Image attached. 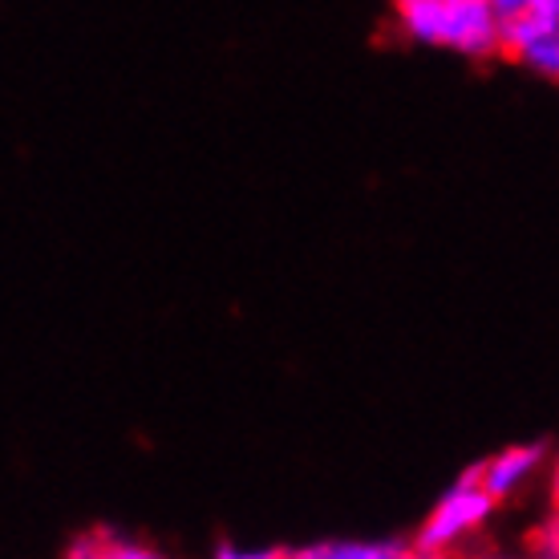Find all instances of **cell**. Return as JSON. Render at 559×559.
<instances>
[{"mask_svg": "<svg viewBox=\"0 0 559 559\" xmlns=\"http://www.w3.org/2000/svg\"><path fill=\"white\" fill-rule=\"evenodd\" d=\"M551 459V450H547L544 438H535V442H519V447H507L499 454H490L487 462H475V483L483 487L490 503H511L515 495L532 487L539 471L547 466Z\"/></svg>", "mask_w": 559, "mask_h": 559, "instance_id": "obj_3", "label": "cell"}, {"mask_svg": "<svg viewBox=\"0 0 559 559\" xmlns=\"http://www.w3.org/2000/svg\"><path fill=\"white\" fill-rule=\"evenodd\" d=\"M409 539L385 535V539H317V544L293 547L284 559H406Z\"/></svg>", "mask_w": 559, "mask_h": 559, "instance_id": "obj_5", "label": "cell"}, {"mask_svg": "<svg viewBox=\"0 0 559 559\" xmlns=\"http://www.w3.org/2000/svg\"><path fill=\"white\" fill-rule=\"evenodd\" d=\"M490 9H495V16L499 21H507V16H519V13H532L539 16V21H551V25H559V0H487Z\"/></svg>", "mask_w": 559, "mask_h": 559, "instance_id": "obj_6", "label": "cell"}, {"mask_svg": "<svg viewBox=\"0 0 559 559\" xmlns=\"http://www.w3.org/2000/svg\"><path fill=\"white\" fill-rule=\"evenodd\" d=\"M61 559H110V532H106V527H98V532L73 535Z\"/></svg>", "mask_w": 559, "mask_h": 559, "instance_id": "obj_7", "label": "cell"}, {"mask_svg": "<svg viewBox=\"0 0 559 559\" xmlns=\"http://www.w3.org/2000/svg\"><path fill=\"white\" fill-rule=\"evenodd\" d=\"M397 21L418 45H438L471 61L499 53V16L487 0H397Z\"/></svg>", "mask_w": 559, "mask_h": 559, "instance_id": "obj_1", "label": "cell"}, {"mask_svg": "<svg viewBox=\"0 0 559 559\" xmlns=\"http://www.w3.org/2000/svg\"><path fill=\"white\" fill-rule=\"evenodd\" d=\"M499 53L523 61L527 70L544 73L547 82L559 78V25L539 21L532 13H519L499 21Z\"/></svg>", "mask_w": 559, "mask_h": 559, "instance_id": "obj_4", "label": "cell"}, {"mask_svg": "<svg viewBox=\"0 0 559 559\" xmlns=\"http://www.w3.org/2000/svg\"><path fill=\"white\" fill-rule=\"evenodd\" d=\"M211 559H284V551L280 547H267V551H248V547H236L231 539H219V547H215V556Z\"/></svg>", "mask_w": 559, "mask_h": 559, "instance_id": "obj_8", "label": "cell"}, {"mask_svg": "<svg viewBox=\"0 0 559 559\" xmlns=\"http://www.w3.org/2000/svg\"><path fill=\"white\" fill-rule=\"evenodd\" d=\"M490 515H495V503H490L487 495H483V487L475 483V466H466V471L454 478V487L433 503L426 523L414 532L409 551L454 559V551H462V544H471V539L487 527Z\"/></svg>", "mask_w": 559, "mask_h": 559, "instance_id": "obj_2", "label": "cell"}]
</instances>
